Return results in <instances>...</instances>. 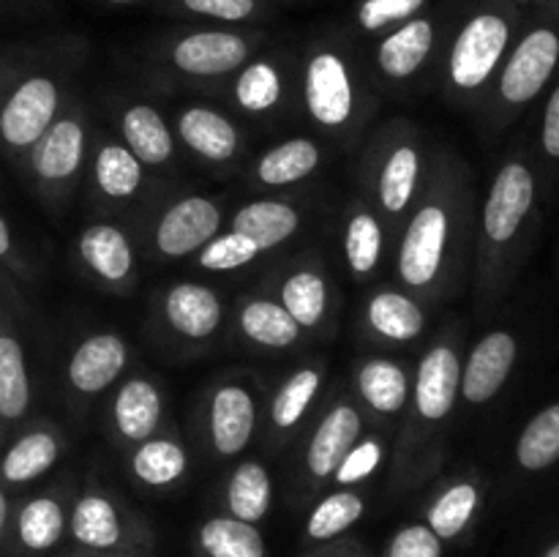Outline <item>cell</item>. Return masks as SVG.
<instances>
[{
    "label": "cell",
    "instance_id": "6da1fadb",
    "mask_svg": "<svg viewBox=\"0 0 559 557\" xmlns=\"http://www.w3.org/2000/svg\"><path fill=\"white\" fill-rule=\"evenodd\" d=\"M513 38V9L508 0H491L469 11L459 25L448 49V82L453 91H480L506 63V52Z\"/></svg>",
    "mask_w": 559,
    "mask_h": 557
},
{
    "label": "cell",
    "instance_id": "7a4b0ae2",
    "mask_svg": "<svg viewBox=\"0 0 559 557\" xmlns=\"http://www.w3.org/2000/svg\"><path fill=\"white\" fill-rule=\"evenodd\" d=\"M453 235V205L442 194H429L404 227L396 257L399 278L409 289L437 287L451 260Z\"/></svg>",
    "mask_w": 559,
    "mask_h": 557
},
{
    "label": "cell",
    "instance_id": "3957f363",
    "mask_svg": "<svg viewBox=\"0 0 559 557\" xmlns=\"http://www.w3.org/2000/svg\"><path fill=\"white\" fill-rule=\"evenodd\" d=\"M60 87L49 74H27L0 104V142L11 153H27L55 123Z\"/></svg>",
    "mask_w": 559,
    "mask_h": 557
},
{
    "label": "cell",
    "instance_id": "277c9868",
    "mask_svg": "<svg viewBox=\"0 0 559 557\" xmlns=\"http://www.w3.org/2000/svg\"><path fill=\"white\" fill-rule=\"evenodd\" d=\"M304 98L311 120L325 129H344L355 109V80L347 58L333 47H317L306 58Z\"/></svg>",
    "mask_w": 559,
    "mask_h": 557
},
{
    "label": "cell",
    "instance_id": "5b68a950",
    "mask_svg": "<svg viewBox=\"0 0 559 557\" xmlns=\"http://www.w3.org/2000/svg\"><path fill=\"white\" fill-rule=\"evenodd\" d=\"M559 63V27L538 22L530 27L508 55L500 74V96L506 104H527L551 80Z\"/></svg>",
    "mask_w": 559,
    "mask_h": 557
},
{
    "label": "cell",
    "instance_id": "8992f818",
    "mask_svg": "<svg viewBox=\"0 0 559 557\" xmlns=\"http://www.w3.org/2000/svg\"><path fill=\"white\" fill-rule=\"evenodd\" d=\"M251 38L238 31L222 27H202L175 38L167 49V58L186 76H224L240 71L249 63Z\"/></svg>",
    "mask_w": 559,
    "mask_h": 557
},
{
    "label": "cell",
    "instance_id": "52a82bcc",
    "mask_svg": "<svg viewBox=\"0 0 559 557\" xmlns=\"http://www.w3.org/2000/svg\"><path fill=\"white\" fill-rule=\"evenodd\" d=\"M535 202L533 169L524 162H506L491 180L484 202V235L491 244H511Z\"/></svg>",
    "mask_w": 559,
    "mask_h": 557
},
{
    "label": "cell",
    "instance_id": "ba28073f",
    "mask_svg": "<svg viewBox=\"0 0 559 557\" xmlns=\"http://www.w3.org/2000/svg\"><path fill=\"white\" fill-rule=\"evenodd\" d=\"M222 227V208L211 197L191 194L173 202L156 224V249L167 260H180L200 251Z\"/></svg>",
    "mask_w": 559,
    "mask_h": 557
},
{
    "label": "cell",
    "instance_id": "9c48e42d",
    "mask_svg": "<svg viewBox=\"0 0 559 557\" xmlns=\"http://www.w3.org/2000/svg\"><path fill=\"white\" fill-rule=\"evenodd\" d=\"M85 123L80 115H63L31 147V173L41 189H63L76 178L85 158Z\"/></svg>",
    "mask_w": 559,
    "mask_h": 557
},
{
    "label": "cell",
    "instance_id": "30bf717a",
    "mask_svg": "<svg viewBox=\"0 0 559 557\" xmlns=\"http://www.w3.org/2000/svg\"><path fill=\"white\" fill-rule=\"evenodd\" d=\"M459 393H462V358L453 344H435L426 349L415 371V410L429 424H440L453 413Z\"/></svg>",
    "mask_w": 559,
    "mask_h": 557
},
{
    "label": "cell",
    "instance_id": "8fae6325",
    "mask_svg": "<svg viewBox=\"0 0 559 557\" xmlns=\"http://www.w3.org/2000/svg\"><path fill=\"white\" fill-rule=\"evenodd\" d=\"M516 353L519 342L513 333L491 331L480 336L462 364V393L459 396H464V402L473 407L491 402L511 377Z\"/></svg>",
    "mask_w": 559,
    "mask_h": 557
},
{
    "label": "cell",
    "instance_id": "7c38bea8",
    "mask_svg": "<svg viewBox=\"0 0 559 557\" xmlns=\"http://www.w3.org/2000/svg\"><path fill=\"white\" fill-rule=\"evenodd\" d=\"M126 364H129V347L118 333H93L74 347L66 375L76 393L96 396L123 375Z\"/></svg>",
    "mask_w": 559,
    "mask_h": 557
},
{
    "label": "cell",
    "instance_id": "4fadbf2b",
    "mask_svg": "<svg viewBox=\"0 0 559 557\" xmlns=\"http://www.w3.org/2000/svg\"><path fill=\"white\" fill-rule=\"evenodd\" d=\"M437 47V22L418 14L388 31L377 44V69L385 80L402 82L418 74Z\"/></svg>",
    "mask_w": 559,
    "mask_h": 557
},
{
    "label": "cell",
    "instance_id": "5bb4252c",
    "mask_svg": "<svg viewBox=\"0 0 559 557\" xmlns=\"http://www.w3.org/2000/svg\"><path fill=\"white\" fill-rule=\"evenodd\" d=\"M257 426V402L249 388L227 382L218 388L207 410V429L218 457H238L249 448Z\"/></svg>",
    "mask_w": 559,
    "mask_h": 557
},
{
    "label": "cell",
    "instance_id": "9a60e30c",
    "mask_svg": "<svg viewBox=\"0 0 559 557\" xmlns=\"http://www.w3.org/2000/svg\"><path fill=\"white\" fill-rule=\"evenodd\" d=\"M364 431V418L360 410L353 402H336L322 420L317 424L314 435L309 440V451H306V467H309L311 478L328 481L336 473L338 462L347 457L349 448L360 440Z\"/></svg>",
    "mask_w": 559,
    "mask_h": 557
},
{
    "label": "cell",
    "instance_id": "2e32d148",
    "mask_svg": "<svg viewBox=\"0 0 559 557\" xmlns=\"http://www.w3.org/2000/svg\"><path fill=\"white\" fill-rule=\"evenodd\" d=\"M164 320L178 336L202 342L222 325V298L211 287L197 282H180L164 293Z\"/></svg>",
    "mask_w": 559,
    "mask_h": 557
},
{
    "label": "cell",
    "instance_id": "e0dca14e",
    "mask_svg": "<svg viewBox=\"0 0 559 557\" xmlns=\"http://www.w3.org/2000/svg\"><path fill=\"white\" fill-rule=\"evenodd\" d=\"M178 134L191 153L211 164L229 162L240 147L238 126L211 107H186L178 115Z\"/></svg>",
    "mask_w": 559,
    "mask_h": 557
},
{
    "label": "cell",
    "instance_id": "ac0fdd59",
    "mask_svg": "<svg viewBox=\"0 0 559 557\" xmlns=\"http://www.w3.org/2000/svg\"><path fill=\"white\" fill-rule=\"evenodd\" d=\"M80 260L109 284L129 282L134 273V249L129 235L115 224H91L76 240Z\"/></svg>",
    "mask_w": 559,
    "mask_h": 557
},
{
    "label": "cell",
    "instance_id": "d6986e66",
    "mask_svg": "<svg viewBox=\"0 0 559 557\" xmlns=\"http://www.w3.org/2000/svg\"><path fill=\"white\" fill-rule=\"evenodd\" d=\"M164 402L158 388L145 377H131L118 388L112 402V420L120 437L129 442H142L156 435L162 424Z\"/></svg>",
    "mask_w": 559,
    "mask_h": 557
},
{
    "label": "cell",
    "instance_id": "ffe728a7",
    "mask_svg": "<svg viewBox=\"0 0 559 557\" xmlns=\"http://www.w3.org/2000/svg\"><path fill=\"white\" fill-rule=\"evenodd\" d=\"M235 233L254 240L260 251H271L287 244L300 229V213L289 202L282 200H254L238 208L233 216Z\"/></svg>",
    "mask_w": 559,
    "mask_h": 557
},
{
    "label": "cell",
    "instance_id": "44dd1931",
    "mask_svg": "<svg viewBox=\"0 0 559 557\" xmlns=\"http://www.w3.org/2000/svg\"><path fill=\"white\" fill-rule=\"evenodd\" d=\"M120 134L142 167H162L175 156L173 131L151 104H131L120 115Z\"/></svg>",
    "mask_w": 559,
    "mask_h": 557
},
{
    "label": "cell",
    "instance_id": "7402d4cb",
    "mask_svg": "<svg viewBox=\"0 0 559 557\" xmlns=\"http://www.w3.org/2000/svg\"><path fill=\"white\" fill-rule=\"evenodd\" d=\"M366 322L380 339L393 344L415 342L426 331V315L418 300L399 289H380L366 306Z\"/></svg>",
    "mask_w": 559,
    "mask_h": 557
},
{
    "label": "cell",
    "instance_id": "603a6c76",
    "mask_svg": "<svg viewBox=\"0 0 559 557\" xmlns=\"http://www.w3.org/2000/svg\"><path fill=\"white\" fill-rule=\"evenodd\" d=\"M60 459V440L55 431L36 426L16 437L0 457V478L5 484H31L55 467Z\"/></svg>",
    "mask_w": 559,
    "mask_h": 557
},
{
    "label": "cell",
    "instance_id": "cb8c5ba5",
    "mask_svg": "<svg viewBox=\"0 0 559 557\" xmlns=\"http://www.w3.org/2000/svg\"><path fill=\"white\" fill-rule=\"evenodd\" d=\"M420 167L424 162L415 142H402L388 153L377 175V197H380L382 211L391 216H402L407 211L409 202L418 194Z\"/></svg>",
    "mask_w": 559,
    "mask_h": 557
},
{
    "label": "cell",
    "instance_id": "d4e9b609",
    "mask_svg": "<svg viewBox=\"0 0 559 557\" xmlns=\"http://www.w3.org/2000/svg\"><path fill=\"white\" fill-rule=\"evenodd\" d=\"M320 145L314 140H309V137H293V140L278 142L271 151L262 153L254 167V175L262 186L282 189V186H293L298 180L309 178L320 167Z\"/></svg>",
    "mask_w": 559,
    "mask_h": 557
},
{
    "label": "cell",
    "instance_id": "484cf974",
    "mask_svg": "<svg viewBox=\"0 0 559 557\" xmlns=\"http://www.w3.org/2000/svg\"><path fill=\"white\" fill-rule=\"evenodd\" d=\"M358 393L374 413H402L409 399V377L402 364L391 358H369L358 366Z\"/></svg>",
    "mask_w": 559,
    "mask_h": 557
},
{
    "label": "cell",
    "instance_id": "4316f807",
    "mask_svg": "<svg viewBox=\"0 0 559 557\" xmlns=\"http://www.w3.org/2000/svg\"><path fill=\"white\" fill-rule=\"evenodd\" d=\"M238 320L240 331L246 333L249 342L271 349L293 347L300 339V331H304V328L289 317V311L284 309L278 300L271 298H251L249 304H243Z\"/></svg>",
    "mask_w": 559,
    "mask_h": 557
},
{
    "label": "cell",
    "instance_id": "83f0119b",
    "mask_svg": "<svg viewBox=\"0 0 559 557\" xmlns=\"http://www.w3.org/2000/svg\"><path fill=\"white\" fill-rule=\"evenodd\" d=\"M31 407V375L22 342L0 328V418L20 420Z\"/></svg>",
    "mask_w": 559,
    "mask_h": 557
},
{
    "label": "cell",
    "instance_id": "f1b7e54d",
    "mask_svg": "<svg viewBox=\"0 0 559 557\" xmlns=\"http://www.w3.org/2000/svg\"><path fill=\"white\" fill-rule=\"evenodd\" d=\"M93 180L109 200H129L140 191L145 173L134 153L118 142H104L93 162Z\"/></svg>",
    "mask_w": 559,
    "mask_h": 557
},
{
    "label": "cell",
    "instance_id": "f546056e",
    "mask_svg": "<svg viewBox=\"0 0 559 557\" xmlns=\"http://www.w3.org/2000/svg\"><path fill=\"white\" fill-rule=\"evenodd\" d=\"M278 304L289 311L300 328H317L328 315V282L314 268L289 273L278 293Z\"/></svg>",
    "mask_w": 559,
    "mask_h": 557
},
{
    "label": "cell",
    "instance_id": "4dcf8cb0",
    "mask_svg": "<svg viewBox=\"0 0 559 557\" xmlns=\"http://www.w3.org/2000/svg\"><path fill=\"white\" fill-rule=\"evenodd\" d=\"M189 467V457L173 437H147L131 453V470L147 486H169Z\"/></svg>",
    "mask_w": 559,
    "mask_h": 557
},
{
    "label": "cell",
    "instance_id": "1f68e13d",
    "mask_svg": "<svg viewBox=\"0 0 559 557\" xmlns=\"http://www.w3.org/2000/svg\"><path fill=\"white\" fill-rule=\"evenodd\" d=\"M273 500L271 473L260 462H243L235 467L227 484V506L235 519L257 524L267 513Z\"/></svg>",
    "mask_w": 559,
    "mask_h": 557
},
{
    "label": "cell",
    "instance_id": "d6a6232c",
    "mask_svg": "<svg viewBox=\"0 0 559 557\" xmlns=\"http://www.w3.org/2000/svg\"><path fill=\"white\" fill-rule=\"evenodd\" d=\"M382 249H385L382 222L369 208H358L344 227V257H347L349 271L355 276H371L380 265Z\"/></svg>",
    "mask_w": 559,
    "mask_h": 557
},
{
    "label": "cell",
    "instance_id": "836d02e7",
    "mask_svg": "<svg viewBox=\"0 0 559 557\" xmlns=\"http://www.w3.org/2000/svg\"><path fill=\"white\" fill-rule=\"evenodd\" d=\"M202 549L211 557H265V541L251 522L213 517L200 530Z\"/></svg>",
    "mask_w": 559,
    "mask_h": 557
},
{
    "label": "cell",
    "instance_id": "e575fe53",
    "mask_svg": "<svg viewBox=\"0 0 559 557\" xmlns=\"http://www.w3.org/2000/svg\"><path fill=\"white\" fill-rule=\"evenodd\" d=\"M284 93V76L278 71V66L273 60L260 58L249 60V63L240 69L238 80H235L233 96L238 102L240 109L251 115L271 112L273 107H278Z\"/></svg>",
    "mask_w": 559,
    "mask_h": 557
},
{
    "label": "cell",
    "instance_id": "d590c367",
    "mask_svg": "<svg viewBox=\"0 0 559 557\" xmlns=\"http://www.w3.org/2000/svg\"><path fill=\"white\" fill-rule=\"evenodd\" d=\"M322 388V371L317 366H304L293 371L271 402V426L276 431H289L300 424L309 407L314 404Z\"/></svg>",
    "mask_w": 559,
    "mask_h": 557
},
{
    "label": "cell",
    "instance_id": "8d00e7d4",
    "mask_svg": "<svg viewBox=\"0 0 559 557\" xmlns=\"http://www.w3.org/2000/svg\"><path fill=\"white\" fill-rule=\"evenodd\" d=\"M71 533L80 544L93 549H109L120 541V519L104 495H85L71 513Z\"/></svg>",
    "mask_w": 559,
    "mask_h": 557
},
{
    "label": "cell",
    "instance_id": "74e56055",
    "mask_svg": "<svg viewBox=\"0 0 559 557\" xmlns=\"http://www.w3.org/2000/svg\"><path fill=\"white\" fill-rule=\"evenodd\" d=\"M559 459V402L540 410L516 442V462L530 473L551 467Z\"/></svg>",
    "mask_w": 559,
    "mask_h": 557
},
{
    "label": "cell",
    "instance_id": "f35d334b",
    "mask_svg": "<svg viewBox=\"0 0 559 557\" xmlns=\"http://www.w3.org/2000/svg\"><path fill=\"white\" fill-rule=\"evenodd\" d=\"M480 502L478 486L469 484V481H459V484L448 486L440 497L435 500V506L429 508V528L435 530L437 538H456L464 528L469 524V519L475 517Z\"/></svg>",
    "mask_w": 559,
    "mask_h": 557
},
{
    "label": "cell",
    "instance_id": "ab89813d",
    "mask_svg": "<svg viewBox=\"0 0 559 557\" xmlns=\"http://www.w3.org/2000/svg\"><path fill=\"white\" fill-rule=\"evenodd\" d=\"M63 530L66 513L52 497H33L31 502L22 506L20 517H16V533L27 549H49V546L58 544Z\"/></svg>",
    "mask_w": 559,
    "mask_h": 557
},
{
    "label": "cell",
    "instance_id": "60d3db41",
    "mask_svg": "<svg viewBox=\"0 0 559 557\" xmlns=\"http://www.w3.org/2000/svg\"><path fill=\"white\" fill-rule=\"evenodd\" d=\"M364 511L366 506L364 500H360V495H355V491L349 489L333 491V495H328L325 500L317 502L306 530H309L311 538L328 541L333 538V535L344 533L347 528H353V524L364 517Z\"/></svg>",
    "mask_w": 559,
    "mask_h": 557
},
{
    "label": "cell",
    "instance_id": "b9f144b4",
    "mask_svg": "<svg viewBox=\"0 0 559 557\" xmlns=\"http://www.w3.org/2000/svg\"><path fill=\"white\" fill-rule=\"evenodd\" d=\"M260 254L262 251L257 249L254 240H249L246 235L229 229V233L216 235L213 240H207V244L200 249L197 262H200V268H205V271L227 273V271H238V268H246Z\"/></svg>",
    "mask_w": 559,
    "mask_h": 557
},
{
    "label": "cell",
    "instance_id": "7bdbcfd3",
    "mask_svg": "<svg viewBox=\"0 0 559 557\" xmlns=\"http://www.w3.org/2000/svg\"><path fill=\"white\" fill-rule=\"evenodd\" d=\"M429 0H360L355 9V22L364 33H388L402 22L424 14Z\"/></svg>",
    "mask_w": 559,
    "mask_h": 557
},
{
    "label": "cell",
    "instance_id": "ee69618b",
    "mask_svg": "<svg viewBox=\"0 0 559 557\" xmlns=\"http://www.w3.org/2000/svg\"><path fill=\"white\" fill-rule=\"evenodd\" d=\"M382 457H385V448H382L380 440H374V437L358 440L349 448L347 457L338 462L333 478H336L338 486L360 484V481L371 478V475L377 473V467L382 464Z\"/></svg>",
    "mask_w": 559,
    "mask_h": 557
},
{
    "label": "cell",
    "instance_id": "f6af8a7d",
    "mask_svg": "<svg viewBox=\"0 0 559 557\" xmlns=\"http://www.w3.org/2000/svg\"><path fill=\"white\" fill-rule=\"evenodd\" d=\"M183 14L205 16L216 22H249L262 11V0H175Z\"/></svg>",
    "mask_w": 559,
    "mask_h": 557
},
{
    "label": "cell",
    "instance_id": "bcb514c9",
    "mask_svg": "<svg viewBox=\"0 0 559 557\" xmlns=\"http://www.w3.org/2000/svg\"><path fill=\"white\" fill-rule=\"evenodd\" d=\"M442 541L437 538L429 524H409L393 535L388 546V557H440Z\"/></svg>",
    "mask_w": 559,
    "mask_h": 557
},
{
    "label": "cell",
    "instance_id": "7dc6e473",
    "mask_svg": "<svg viewBox=\"0 0 559 557\" xmlns=\"http://www.w3.org/2000/svg\"><path fill=\"white\" fill-rule=\"evenodd\" d=\"M544 151L549 153L551 158H559V85L551 93L549 104H546V112H544Z\"/></svg>",
    "mask_w": 559,
    "mask_h": 557
},
{
    "label": "cell",
    "instance_id": "c3c4849f",
    "mask_svg": "<svg viewBox=\"0 0 559 557\" xmlns=\"http://www.w3.org/2000/svg\"><path fill=\"white\" fill-rule=\"evenodd\" d=\"M16 251H14V238H11V227L9 222L0 213V265L16 268Z\"/></svg>",
    "mask_w": 559,
    "mask_h": 557
},
{
    "label": "cell",
    "instance_id": "681fc988",
    "mask_svg": "<svg viewBox=\"0 0 559 557\" xmlns=\"http://www.w3.org/2000/svg\"><path fill=\"white\" fill-rule=\"evenodd\" d=\"M5 519H9V500H5V491L3 486H0V535H3Z\"/></svg>",
    "mask_w": 559,
    "mask_h": 557
},
{
    "label": "cell",
    "instance_id": "f907efd6",
    "mask_svg": "<svg viewBox=\"0 0 559 557\" xmlns=\"http://www.w3.org/2000/svg\"><path fill=\"white\" fill-rule=\"evenodd\" d=\"M104 3H112V5H131V3H140V0H104Z\"/></svg>",
    "mask_w": 559,
    "mask_h": 557
},
{
    "label": "cell",
    "instance_id": "816d5d0a",
    "mask_svg": "<svg viewBox=\"0 0 559 557\" xmlns=\"http://www.w3.org/2000/svg\"><path fill=\"white\" fill-rule=\"evenodd\" d=\"M544 557H559V544H555V546H551V549L549 552H546V555Z\"/></svg>",
    "mask_w": 559,
    "mask_h": 557
},
{
    "label": "cell",
    "instance_id": "f5cc1de1",
    "mask_svg": "<svg viewBox=\"0 0 559 557\" xmlns=\"http://www.w3.org/2000/svg\"><path fill=\"white\" fill-rule=\"evenodd\" d=\"M0 429H3V418H0Z\"/></svg>",
    "mask_w": 559,
    "mask_h": 557
}]
</instances>
